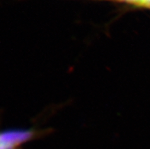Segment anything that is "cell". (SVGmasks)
I'll return each mask as SVG.
<instances>
[{"label":"cell","mask_w":150,"mask_h":149,"mask_svg":"<svg viewBox=\"0 0 150 149\" xmlns=\"http://www.w3.org/2000/svg\"><path fill=\"white\" fill-rule=\"evenodd\" d=\"M123 1L136 4L137 6H149V7H150V0H123Z\"/></svg>","instance_id":"obj_1"}]
</instances>
